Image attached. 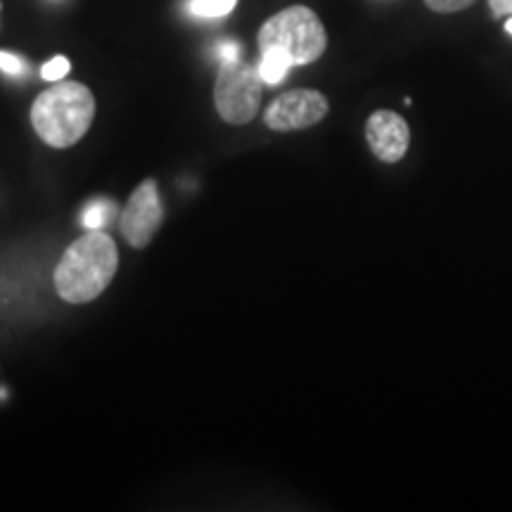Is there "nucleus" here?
Wrapping results in <instances>:
<instances>
[{
	"instance_id": "nucleus-1",
	"label": "nucleus",
	"mask_w": 512,
	"mask_h": 512,
	"mask_svg": "<svg viewBox=\"0 0 512 512\" xmlns=\"http://www.w3.org/2000/svg\"><path fill=\"white\" fill-rule=\"evenodd\" d=\"M119 254L110 235L88 230L69 245L55 268L57 294L69 304H88L110 287L117 275Z\"/></svg>"
},
{
	"instance_id": "nucleus-2",
	"label": "nucleus",
	"mask_w": 512,
	"mask_h": 512,
	"mask_svg": "<svg viewBox=\"0 0 512 512\" xmlns=\"http://www.w3.org/2000/svg\"><path fill=\"white\" fill-rule=\"evenodd\" d=\"M95 117V98L83 83L55 81L31 105L34 131L50 147H72L86 136Z\"/></svg>"
},
{
	"instance_id": "nucleus-3",
	"label": "nucleus",
	"mask_w": 512,
	"mask_h": 512,
	"mask_svg": "<svg viewBox=\"0 0 512 512\" xmlns=\"http://www.w3.org/2000/svg\"><path fill=\"white\" fill-rule=\"evenodd\" d=\"M328 48V34L316 12L292 5L273 15L259 31V50H280L290 57L292 67L316 62Z\"/></svg>"
},
{
	"instance_id": "nucleus-4",
	"label": "nucleus",
	"mask_w": 512,
	"mask_h": 512,
	"mask_svg": "<svg viewBox=\"0 0 512 512\" xmlns=\"http://www.w3.org/2000/svg\"><path fill=\"white\" fill-rule=\"evenodd\" d=\"M261 91H264V79L259 69L249 67L242 60L221 62V72L214 86V102L223 121L235 126L249 124L259 112Z\"/></svg>"
},
{
	"instance_id": "nucleus-5",
	"label": "nucleus",
	"mask_w": 512,
	"mask_h": 512,
	"mask_svg": "<svg viewBox=\"0 0 512 512\" xmlns=\"http://www.w3.org/2000/svg\"><path fill=\"white\" fill-rule=\"evenodd\" d=\"M328 114V98L311 88H297L275 98L266 110V126L273 131H302Z\"/></svg>"
},
{
	"instance_id": "nucleus-6",
	"label": "nucleus",
	"mask_w": 512,
	"mask_h": 512,
	"mask_svg": "<svg viewBox=\"0 0 512 512\" xmlns=\"http://www.w3.org/2000/svg\"><path fill=\"white\" fill-rule=\"evenodd\" d=\"M164 209L159 202V192L155 181H145L133 192L128 200L124 214H121V235L131 247L143 249L155 238V233L162 226Z\"/></svg>"
},
{
	"instance_id": "nucleus-7",
	"label": "nucleus",
	"mask_w": 512,
	"mask_h": 512,
	"mask_svg": "<svg viewBox=\"0 0 512 512\" xmlns=\"http://www.w3.org/2000/svg\"><path fill=\"white\" fill-rule=\"evenodd\" d=\"M366 138L373 155L380 162L394 164L403 159L411 145V131L408 124L396 112L380 110L368 119L366 124Z\"/></svg>"
},
{
	"instance_id": "nucleus-8",
	"label": "nucleus",
	"mask_w": 512,
	"mask_h": 512,
	"mask_svg": "<svg viewBox=\"0 0 512 512\" xmlns=\"http://www.w3.org/2000/svg\"><path fill=\"white\" fill-rule=\"evenodd\" d=\"M290 67H292V62L285 53H280V50H264V53H261L259 67L256 69H259L264 83H268V86H275V83H280L285 79L287 72H290Z\"/></svg>"
},
{
	"instance_id": "nucleus-9",
	"label": "nucleus",
	"mask_w": 512,
	"mask_h": 512,
	"mask_svg": "<svg viewBox=\"0 0 512 512\" xmlns=\"http://www.w3.org/2000/svg\"><path fill=\"white\" fill-rule=\"evenodd\" d=\"M114 214H117V207H114V202L95 200V202L88 204L86 209H83L81 226L88 228V230H100L114 219Z\"/></svg>"
},
{
	"instance_id": "nucleus-10",
	"label": "nucleus",
	"mask_w": 512,
	"mask_h": 512,
	"mask_svg": "<svg viewBox=\"0 0 512 512\" xmlns=\"http://www.w3.org/2000/svg\"><path fill=\"white\" fill-rule=\"evenodd\" d=\"M238 0H190V12L204 19L226 17L235 10Z\"/></svg>"
},
{
	"instance_id": "nucleus-11",
	"label": "nucleus",
	"mask_w": 512,
	"mask_h": 512,
	"mask_svg": "<svg viewBox=\"0 0 512 512\" xmlns=\"http://www.w3.org/2000/svg\"><path fill=\"white\" fill-rule=\"evenodd\" d=\"M67 74H69V60H67V57H62V55L53 57V60L43 64V69H41L43 79L53 81V83L55 81H62Z\"/></svg>"
},
{
	"instance_id": "nucleus-12",
	"label": "nucleus",
	"mask_w": 512,
	"mask_h": 512,
	"mask_svg": "<svg viewBox=\"0 0 512 512\" xmlns=\"http://www.w3.org/2000/svg\"><path fill=\"white\" fill-rule=\"evenodd\" d=\"M427 8L434 12H458L470 8L475 0H425Z\"/></svg>"
},
{
	"instance_id": "nucleus-13",
	"label": "nucleus",
	"mask_w": 512,
	"mask_h": 512,
	"mask_svg": "<svg viewBox=\"0 0 512 512\" xmlns=\"http://www.w3.org/2000/svg\"><path fill=\"white\" fill-rule=\"evenodd\" d=\"M0 69L10 76H19L27 72V64H24L22 57L12 55V53H0Z\"/></svg>"
},
{
	"instance_id": "nucleus-14",
	"label": "nucleus",
	"mask_w": 512,
	"mask_h": 512,
	"mask_svg": "<svg viewBox=\"0 0 512 512\" xmlns=\"http://www.w3.org/2000/svg\"><path fill=\"white\" fill-rule=\"evenodd\" d=\"M216 55L221 57V62H235L240 60V46L235 41H223L216 48Z\"/></svg>"
},
{
	"instance_id": "nucleus-15",
	"label": "nucleus",
	"mask_w": 512,
	"mask_h": 512,
	"mask_svg": "<svg viewBox=\"0 0 512 512\" xmlns=\"http://www.w3.org/2000/svg\"><path fill=\"white\" fill-rule=\"evenodd\" d=\"M489 8L494 17H508L512 15V0H489Z\"/></svg>"
},
{
	"instance_id": "nucleus-16",
	"label": "nucleus",
	"mask_w": 512,
	"mask_h": 512,
	"mask_svg": "<svg viewBox=\"0 0 512 512\" xmlns=\"http://www.w3.org/2000/svg\"><path fill=\"white\" fill-rule=\"evenodd\" d=\"M505 31H508V34L512 36V17L508 19V24H505Z\"/></svg>"
}]
</instances>
